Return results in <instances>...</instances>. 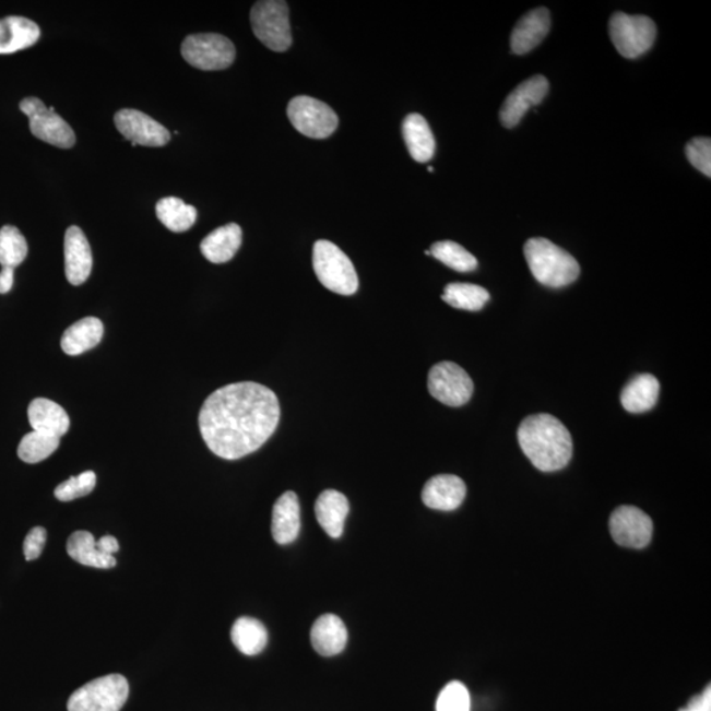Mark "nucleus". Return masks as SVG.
<instances>
[{"mask_svg": "<svg viewBox=\"0 0 711 711\" xmlns=\"http://www.w3.org/2000/svg\"><path fill=\"white\" fill-rule=\"evenodd\" d=\"M47 530L43 528L32 529L24 541V556L28 561L36 560L42 556L45 543H47Z\"/></svg>", "mask_w": 711, "mask_h": 711, "instance_id": "obj_37", "label": "nucleus"}, {"mask_svg": "<svg viewBox=\"0 0 711 711\" xmlns=\"http://www.w3.org/2000/svg\"><path fill=\"white\" fill-rule=\"evenodd\" d=\"M659 393L660 383L656 377L639 375L627 383L623 393H620V402H623L626 412L632 414L645 413L656 405Z\"/></svg>", "mask_w": 711, "mask_h": 711, "instance_id": "obj_26", "label": "nucleus"}, {"mask_svg": "<svg viewBox=\"0 0 711 711\" xmlns=\"http://www.w3.org/2000/svg\"><path fill=\"white\" fill-rule=\"evenodd\" d=\"M230 639L241 653L254 656L264 651L268 643V631L260 620L241 617L234 624L233 630H230Z\"/></svg>", "mask_w": 711, "mask_h": 711, "instance_id": "obj_28", "label": "nucleus"}, {"mask_svg": "<svg viewBox=\"0 0 711 711\" xmlns=\"http://www.w3.org/2000/svg\"><path fill=\"white\" fill-rule=\"evenodd\" d=\"M427 169H428V171H434V168H432V166H428V168H427Z\"/></svg>", "mask_w": 711, "mask_h": 711, "instance_id": "obj_41", "label": "nucleus"}, {"mask_svg": "<svg viewBox=\"0 0 711 711\" xmlns=\"http://www.w3.org/2000/svg\"><path fill=\"white\" fill-rule=\"evenodd\" d=\"M425 253H426L427 256H431V252H430V251H426Z\"/></svg>", "mask_w": 711, "mask_h": 711, "instance_id": "obj_42", "label": "nucleus"}, {"mask_svg": "<svg viewBox=\"0 0 711 711\" xmlns=\"http://www.w3.org/2000/svg\"><path fill=\"white\" fill-rule=\"evenodd\" d=\"M550 28L547 9H536L524 15L516 25L511 35V50L516 55H526L537 47Z\"/></svg>", "mask_w": 711, "mask_h": 711, "instance_id": "obj_17", "label": "nucleus"}, {"mask_svg": "<svg viewBox=\"0 0 711 711\" xmlns=\"http://www.w3.org/2000/svg\"><path fill=\"white\" fill-rule=\"evenodd\" d=\"M402 134L410 153L416 163H428L435 155V138L427 120L419 114H410L403 120Z\"/></svg>", "mask_w": 711, "mask_h": 711, "instance_id": "obj_22", "label": "nucleus"}, {"mask_svg": "<svg viewBox=\"0 0 711 711\" xmlns=\"http://www.w3.org/2000/svg\"><path fill=\"white\" fill-rule=\"evenodd\" d=\"M130 685L121 675H107L83 685L68 701V711H120Z\"/></svg>", "mask_w": 711, "mask_h": 711, "instance_id": "obj_6", "label": "nucleus"}, {"mask_svg": "<svg viewBox=\"0 0 711 711\" xmlns=\"http://www.w3.org/2000/svg\"><path fill=\"white\" fill-rule=\"evenodd\" d=\"M549 83L546 76L534 75L512 90L505 99L501 108V121L506 128H514L521 123L522 118L531 107L541 105L548 93Z\"/></svg>", "mask_w": 711, "mask_h": 711, "instance_id": "obj_14", "label": "nucleus"}, {"mask_svg": "<svg viewBox=\"0 0 711 711\" xmlns=\"http://www.w3.org/2000/svg\"><path fill=\"white\" fill-rule=\"evenodd\" d=\"M437 711H471V696L464 684L452 682L440 691Z\"/></svg>", "mask_w": 711, "mask_h": 711, "instance_id": "obj_35", "label": "nucleus"}, {"mask_svg": "<svg viewBox=\"0 0 711 711\" xmlns=\"http://www.w3.org/2000/svg\"><path fill=\"white\" fill-rule=\"evenodd\" d=\"M115 126L133 146H164L170 141V132L150 115L125 108L115 114Z\"/></svg>", "mask_w": 711, "mask_h": 711, "instance_id": "obj_13", "label": "nucleus"}, {"mask_svg": "<svg viewBox=\"0 0 711 711\" xmlns=\"http://www.w3.org/2000/svg\"><path fill=\"white\" fill-rule=\"evenodd\" d=\"M678 711H711V688L708 687L702 695L691 698L688 707Z\"/></svg>", "mask_w": 711, "mask_h": 711, "instance_id": "obj_38", "label": "nucleus"}, {"mask_svg": "<svg viewBox=\"0 0 711 711\" xmlns=\"http://www.w3.org/2000/svg\"><path fill=\"white\" fill-rule=\"evenodd\" d=\"M614 47L625 59H638L649 52L656 40V25L649 16L617 12L608 22Z\"/></svg>", "mask_w": 711, "mask_h": 711, "instance_id": "obj_7", "label": "nucleus"}, {"mask_svg": "<svg viewBox=\"0 0 711 711\" xmlns=\"http://www.w3.org/2000/svg\"><path fill=\"white\" fill-rule=\"evenodd\" d=\"M67 550L70 557L82 566L110 569L117 566V559L98 547L97 541L87 531H76L70 535Z\"/></svg>", "mask_w": 711, "mask_h": 711, "instance_id": "obj_27", "label": "nucleus"}, {"mask_svg": "<svg viewBox=\"0 0 711 711\" xmlns=\"http://www.w3.org/2000/svg\"><path fill=\"white\" fill-rule=\"evenodd\" d=\"M518 441L531 463L542 472L560 471L572 459L571 432L553 415L528 416L518 428Z\"/></svg>", "mask_w": 711, "mask_h": 711, "instance_id": "obj_2", "label": "nucleus"}, {"mask_svg": "<svg viewBox=\"0 0 711 711\" xmlns=\"http://www.w3.org/2000/svg\"><path fill=\"white\" fill-rule=\"evenodd\" d=\"M97 485V476L92 471L83 472L80 476L70 477L57 486L55 496L61 502L74 501L76 498L88 496Z\"/></svg>", "mask_w": 711, "mask_h": 711, "instance_id": "obj_34", "label": "nucleus"}, {"mask_svg": "<svg viewBox=\"0 0 711 711\" xmlns=\"http://www.w3.org/2000/svg\"><path fill=\"white\" fill-rule=\"evenodd\" d=\"M104 334L105 327L98 318H83L63 332L61 348L69 356H79L97 347Z\"/></svg>", "mask_w": 711, "mask_h": 711, "instance_id": "obj_24", "label": "nucleus"}, {"mask_svg": "<svg viewBox=\"0 0 711 711\" xmlns=\"http://www.w3.org/2000/svg\"><path fill=\"white\" fill-rule=\"evenodd\" d=\"M242 241V230L235 223L216 228L204 237L201 252L213 264H224L234 259Z\"/></svg>", "mask_w": 711, "mask_h": 711, "instance_id": "obj_23", "label": "nucleus"}, {"mask_svg": "<svg viewBox=\"0 0 711 711\" xmlns=\"http://www.w3.org/2000/svg\"><path fill=\"white\" fill-rule=\"evenodd\" d=\"M251 25L254 36L273 52H286L292 47L289 5L286 2L262 0L254 3Z\"/></svg>", "mask_w": 711, "mask_h": 711, "instance_id": "obj_5", "label": "nucleus"}, {"mask_svg": "<svg viewBox=\"0 0 711 711\" xmlns=\"http://www.w3.org/2000/svg\"><path fill=\"white\" fill-rule=\"evenodd\" d=\"M28 245L25 237L14 226L0 228V265L12 268L21 265L27 258Z\"/></svg>", "mask_w": 711, "mask_h": 711, "instance_id": "obj_31", "label": "nucleus"}, {"mask_svg": "<svg viewBox=\"0 0 711 711\" xmlns=\"http://www.w3.org/2000/svg\"><path fill=\"white\" fill-rule=\"evenodd\" d=\"M441 299L454 309L479 311L488 304L490 294L484 287L472 284H450L446 286Z\"/></svg>", "mask_w": 711, "mask_h": 711, "instance_id": "obj_30", "label": "nucleus"}, {"mask_svg": "<svg viewBox=\"0 0 711 711\" xmlns=\"http://www.w3.org/2000/svg\"><path fill=\"white\" fill-rule=\"evenodd\" d=\"M473 389L472 378L458 364L439 363L428 374V392L447 406L465 405L471 400Z\"/></svg>", "mask_w": 711, "mask_h": 711, "instance_id": "obj_11", "label": "nucleus"}, {"mask_svg": "<svg viewBox=\"0 0 711 711\" xmlns=\"http://www.w3.org/2000/svg\"><path fill=\"white\" fill-rule=\"evenodd\" d=\"M430 252L435 259L443 262L445 265L457 272H473L478 265L477 259L467 252L464 247H461L454 241L446 240L435 242Z\"/></svg>", "mask_w": 711, "mask_h": 711, "instance_id": "obj_33", "label": "nucleus"}, {"mask_svg": "<svg viewBox=\"0 0 711 711\" xmlns=\"http://www.w3.org/2000/svg\"><path fill=\"white\" fill-rule=\"evenodd\" d=\"M287 117L299 133L317 140L330 138L339 126L337 115L329 105L305 95L291 100Z\"/></svg>", "mask_w": 711, "mask_h": 711, "instance_id": "obj_10", "label": "nucleus"}, {"mask_svg": "<svg viewBox=\"0 0 711 711\" xmlns=\"http://www.w3.org/2000/svg\"><path fill=\"white\" fill-rule=\"evenodd\" d=\"M524 256L535 280L548 287L573 284L580 275L578 260L544 237H533L524 245Z\"/></svg>", "mask_w": 711, "mask_h": 711, "instance_id": "obj_3", "label": "nucleus"}, {"mask_svg": "<svg viewBox=\"0 0 711 711\" xmlns=\"http://www.w3.org/2000/svg\"><path fill=\"white\" fill-rule=\"evenodd\" d=\"M28 420L34 431L61 438L69 431L70 418L59 403L36 399L28 407Z\"/></svg>", "mask_w": 711, "mask_h": 711, "instance_id": "obj_19", "label": "nucleus"}, {"mask_svg": "<svg viewBox=\"0 0 711 711\" xmlns=\"http://www.w3.org/2000/svg\"><path fill=\"white\" fill-rule=\"evenodd\" d=\"M611 533L615 543L627 548H644L652 540L653 523L636 506H620L611 517Z\"/></svg>", "mask_w": 711, "mask_h": 711, "instance_id": "obj_12", "label": "nucleus"}, {"mask_svg": "<svg viewBox=\"0 0 711 711\" xmlns=\"http://www.w3.org/2000/svg\"><path fill=\"white\" fill-rule=\"evenodd\" d=\"M466 486L453 474H439L428 479L422 491L423 503L427 508L440 511L457 510L464 502Z\"/></svg>", "mask_w": 711, "mask_h": 711, "instance_id": "obj_16", "label": "nucleus"}, {"mask_svg": "<svg viewBox=\"0 0 711 711\" xmlns=\"http://www.w3.org/2000/svg\"><path fill=\"white\" fill-rule=\"evenodd\" d=\"M40 35V27L27 17H4L0 21V55L27 49L38 42Z\"/></svg>", "mask_w": 711, "mask_h": 711, "instance_id": "obj_21", "label": "nucleus"}, {"mask_svg": "<svg viewBox=\"0 0 711 711\" xmlns=\"http://www.w3.org/2000/svg\"><path fill=\"white\" fill-rule=\"evenodd\" d=\"M98 547L104 550L105 554L114 556L119 550V542L115 540L111 535H106L97 542Z\"/></svg>", "mask_w": 711, "mask_h": 711, "instance_id": "obj_40", "label": "nucleus"}, {"mask_svg": "<svg viewBox=\"0 0 711 711\" xmlns=\"http://www.w3.org/2000/svg\"><path fill=\"white\" fill-rule=\"evenodd\" d=\"M280 415V402L271 389L256 382L230 383L204 401L200 430L216 457L237 460L266 443Z\"/></svg>", "mask_w": 711, "mask_h": 711, "instance_id": "obj_1", "label": "nucleus"}, {"mask_svg": "<svg viewBox=\"0 0 711 711\" xmlns=\"http://www.w3.org/2000/svg\"><path fill=\"white\" fill-rule=\"evenodd\" d=\"M181 54L186 62L204 72L224 70L233 66L236 49L228 37L217 34H198L185 38Z\"/></svg>", "mask_w": 711, "mask_h": 711, "instance_id": "obj_8", "label": "nucleus"}, {"mask_svg": "<svg viewBox=\"0 0 711 711\" xmlns=\"http://www.w3.org/2000/svg\"><path fill=\"white\" fill-rule=\"evenodd\" d=\"M21 111L29 118V130L38 140L61 150L73 149L75 133L73 128L63 120L54 107H47L35 97L21 102Z\"/></svg>", "mask_w": 711, "mask_h": 711, "instance_id": "obj_9", "label": "nucleus"}, {"mask_svg": "<svg viewBox=\"0 0 711 711\" xmlns=\"http://www.w3.org/2000/svg\"><path fill=\"white\" fill-rule=\"evenodd\" d=\"M15 269L2 268L0 272V294H8L14 286Z\"/></svg>", "mask_w": 711, "mask_h": 711, "instance_id": "obj_39", "label": "nucleus"}, {"mask_svg": "<svg viewBox=\"0 0 711 711\" xmlns=\"http://www.w3.org/2000/svg\"><path fill=\"white\" fill-rule=\"evenodd\" d=\"M348 512V499L341 491L324 490L317 499L316 514L320 528L334 540L343 535Z\"/></svg>", "mask_w": 711, "mask_h": 711, "instance_id": "obj_25", "label": "nucleus"}, {"mask_svg": "<svg viewBox=\"0 0 711 711\" xmlns=\"http://www.w3.org/2000/svg\"><path fill=\"white\" fill-rule=\"evenodd\" d=\"M312 266L320 284L341 296H354L358 289L356 269L348 256L329 240L313 246Z\"/></svg>", "mask_w": 711, "mask_h": 711, "instance_id": "obj_4", "label": "nucleus"}, {"mask_svg": "<svg viewBox=\"0 0 711 711\" xmlns=\"http://www.w3.org/2000/svg\"><path fill=\"white\" fill-rule=\"evenodd\" d=\"M63 252H66V274L70 284L74 286L85 284L92 274L93 253L80 227L72 226L67 229Z\"/></svg>", "mask_w": 711, "mask_h": 711, "instance_id": "obj_15", "label": "nucleus"}, {"mask_svg": "<svg viewBox=\"0 0 711 711\" xmlns=\"http://www.w3.org/2000/svg\"><path fill=\"white\" fill-rule=\"evenodd\" d=\"M60 447V439L37 431H32L22 439L17 454L24 463L37 464L47 460Z\"/></svg>", "mask_w": 711, "mask_h": 711, "instance_id": "obj_32", "label": "nucleus"}, {"mask_svg": "<svg viewBox=\"0 0 711 711\" xmlns=\"http://www.w3.org/2000/svg\"><path fill=\"white\" fill-rule=\"evenodd\" d=\"M348 632L335 614H324L311 629V644L319 655L335 656L347 645Z\"/></svg>", "mask_w": 711, "mask_h": 711, "instance_id": "obj_18", "label": "nucleus"}, {"mask_svg": "<svg viewBox=\"0 0 711 711\" xmlns=\"http://www.w3.org/2000/svg\"><path fill=\"white\" fill-rule=\"evenodd\" d=\"M158 221L173 233H185L194 226L198 217L197 209L186 204L176 197L164 198L156 204Z\"/></svg>", "mask_w": 711, "mask_h": 711, "instance_id": "obj_29", "label": "nucleus"}, {"mask_svg": "<svg viewBox=\"0 0 711 711\" xmlns=\"http://www.w3.org/2000/svg\"><path fill=\"white\" fill-rule=\"evenodd\" d=\"M300 531V508L296 493L286 491L274 503L272 535L279 544H291Z\"/></svg>", "mask_w": 711, "mask_h": 711, "instance_id": "obj_20", "label": "nucleus"}, {"mask_svg": "<svg viewBox=\"0 0 711 711\" xmlns=\"http://www.w3.org/2000/svg\"><path fill=\"white\" fill-rule=\"evenodd\" d=\"M685 153L696 169L700 170L702 175L711 177V140L709 138L690 140Z\"/></svg>", "mask_w": 711, "mask_h": 711, "instance_id": "obj_36", "label": "nucleus"}]
</instances>
